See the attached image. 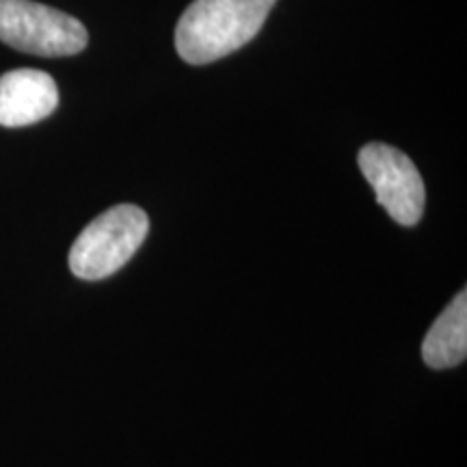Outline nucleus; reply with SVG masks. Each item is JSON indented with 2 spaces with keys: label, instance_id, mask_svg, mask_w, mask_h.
Masks as SVG:
<instances>
[{
  "label": "nucleus",
  "instance_id": "f257e3e1",
  "mask_svg": "<svg viewBox=\"0 0 467 467\" xmlns=\"http://www.w3.org/2000/svg\"><path fill=\"white\" fill-rule=\"evenodd\" d=\"M277 0H192L175 26V50L191 66H208L244 44L265 26Z\"/></svg>",
  "mask_w": 467,
  "mask_h": 467
},
{
  "label": "nucleus",
  "instance_id": "f03ea898",
  "mask_svg": "<svg viewBox=\"0 0 467 467\" xmlns=\"http://www.w3.org/2000/svg\"><path fill=\"white\" fill-rule=\"evenodd\" d=\"M150 234V219L139 206L119 203L96 217L69 249V271L98 282L124 268Z\"/></svg>",
  "mask_w": 467,
  "mask_h": 467
},
{
  "label": "nucleus",
  "instance_id": "7ed1b4c3",
  "mask_svg": "<svg viewBox=\"0 0 467 467\" xmlns=\"http://www.w3.org/2000/svg\"><path fill=\"white\" fill-rule=\"evenodd\" d=\"M0 42L39 57H72L87 48L83 22L33 0H0Z\"/></svg>",
  "mask_w": 467,
  "mask_h": 467
},
{
  "label": "nucleus",
  "instance_id": "20e7f679",
  "mask_svg": "<svg viewBox=\"0 0 467 467\" xmlns=\"http://www.w3.org/2000/svg\"><path fill=\"white\" fill-rule=\"evenodd\" d=\"M359 169L375 191L377 202L399 225H416L424 214L422 175L407 154L385 143H370L358 156Z\"/></svg>",
  "mask_w": 467,
  "mask_h": 467
},
{
  "label": "nucleus",
  "instance_id": "39448f33",
  "mask_svg": "<svg viewBox=\"0 0 467 467\" xmlns=\"http://www.w3.org/2000/svg\"><path fill=\"white\" fill-rule=\"evenodd\" d=\"M58 107L55 78L42 69H11L0 76V126L37 124Z\"/></svg>",
  "mask_w": 467,
  "mask_h": 467
},
{
  "label": "nucleus",
  "instance_id": "423d86ee",
  "mask_svg": "<svg viewBox=\"0 0 467 467\" xmlns=\"http://www.w3.org/2000/svg\"><path fill=\"white\" fill-rule=\"evenodd\" d=\"M467 355V295L461 290L422 342V359L433 370H448L459 366Z\"/></svg>",
  "mask_w": 467,
  "mask_h": 467
}]
</instances>
